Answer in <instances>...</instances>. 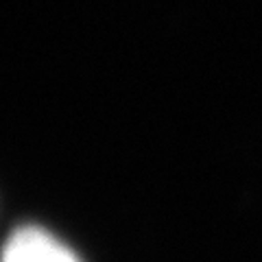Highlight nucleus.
I'll return each mask as SVG.
<instances>
[{
    "mask_svg": "<svg viewBox=\"0 0 262 262\" xmlns=\"http://www.w3.org/2000/svg\"><path fill=\"white\" fill-rule=\"evenodd\" d=\"M3 262H81L68 247L39 227H20L3 249Z\"/></svg>",
    "mask_w": 262,
    "mask_h": 262,
    "instance_id": "obj_1",
    "label": "nucleus"
}]
</instances>
